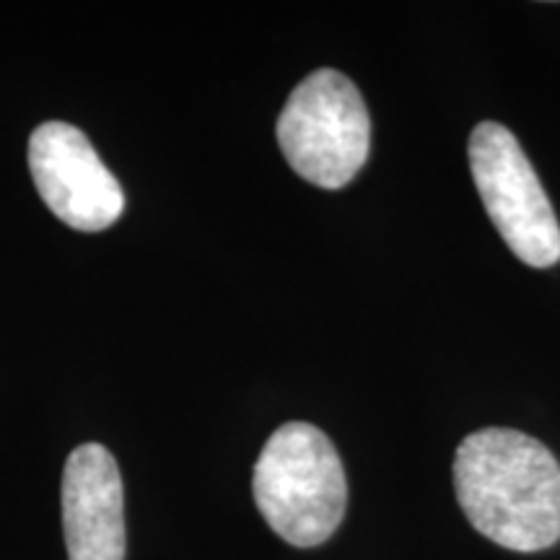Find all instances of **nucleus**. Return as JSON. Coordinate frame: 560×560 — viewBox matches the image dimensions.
Wrapping results in <instances>:
<instances>
[{"mask_svg":"<svg viewBox=\"0 0 560 560\" xmlns=\"http://www.w3.org/2000/svg\"><path fill=\"white\" fill-rule=\"evenodd\" d=\"M454 488L472 527L501 548L540 552L560 540V462L527 433L482 429L462 439Z\"/></svg>","mask_w":560,"mask_h":560,"instance_id":"obj_1","label":"nucleus"},{"mask_svg":"<svg viewBox=\"0 0 560 560\" xmlns=\"http://www.w3.org/2000/svg\"><path fill=\"white\" fill-rule=\"evenodd\" d=\"M252 493L265 522L293 548L330 540L348 506L338 450L317 425L301 420L280 425L262 446Z\"/></svg>","mask_w":560,"mask_h":560,"instance_id":"obj_2","label":"nucleus"},{"mask_svg":"<svg viewBox=\"0 0 560 560\" xmlns=\"http://www.w3.org/2000/svg\"><path fill=\"white\" fill-rule=\"evenodd\" d=\"M276 132L291 170L325 190L353 182L369 159L366 102L359 86L332 68L314 70L291 91Z\"/></svg>","mask_w":560,"mask_h":560,"instance_id":"obj_3","label":"nucleus"},{"mask_svg":"<svg viewBox=\"0 0 560 560\" xmlns=\"http://www.w3.org/2000/svg\"><path fill=\"white\" fill-rule=\"evenodd\" d=\"M470 170L482 206L509 249L529 268L558 265L560 226L556 210L509 128L488 120L472 130Z\"/></svg>","mask_w":560,"mask_h":560,"instance_id":"obj_4","label":"nucleus"},{"mask_svg":"<svg viewBox=\"0 0 560 560\" xmlns=\"http://www.w3.org/2000/svg\"><path fill=\"white\" fill-rule=\"evenodd\" d=\"M30 170L39 198L68 226L91 234L122 215L120 182L73 125L45 122L32 132Z\"/></svg>","mask_w":560,"mask_h":560,"instance_id":"obj_5","label":"nucleus"},{"mask_svg":"<svg viewBox=\"0 0 560 560\" xmlns=\"http://www.w3.org/2000/svg\"><path fill=\"white\" fill-rule=\"evenodd\" d=\"M62 527L70 560H125V493L102 444L70 452L62 472Z\"/></svg>","mask_w":560,"mask_h":560,"instance_id":"obj_6","label":"nucleus"}]
</instances>
